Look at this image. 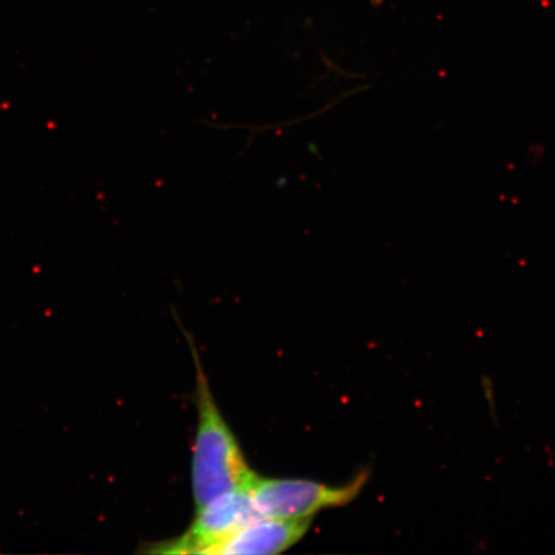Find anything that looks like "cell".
<instances>
[{
    "label": "cell",
    "mask_w": 555,
    "mask_h": 555,
    "mask_svg": "<svg viewBox=\"0 0 555 555\" xmlns=\"http://www.w3.org/2000/svg\"><path fill=\"white\" fill-rule=\"evenodd\" d=\"M370 477L371 470L364 469L346 485L330 486L256 475L247 491L256 511L263 518L305 519L323 509L336 508L356 501Z\"/></svg>",
    "instance_id": "7a4b0ae2"
},
{
    "label": "cell",
    "mask_w": 555,
    "mask_h": 555,
    "mask_svg": "<svg viewBox=\"0 0 555 555\" xmlns=\"http://www.w3.org/2000/svg\"><path fill=\"white\" fill-rule=\"evenodd\" d=\"M310 527V518H261L243 527L215 550L214 554L266 555L287 551L300 541Z\"/></svg>",
    "instance_id": "277c9868"
},
{
    "label": "cell",
    "mask_w": 555,
    "mask_h": 555,
    "mask_svg": "<svg viewBox=\"0 0 555 555\" xmlns=\"http://www.w3.org/2000/svg\"><path fill=\"white\" fill-rule=\"evenodd\" d=\"M261 518L263 517L256 511L247 489L228 492L198 509L196 519L182 537L152 545L149 552L214 554L235 532Z\"/></svg>",
    "instance_id": "3957f363"
},
{
    "label": "cell",
    "mask_w": 555,
    "mask_h": 555,
    "mask_svg": "<svg viewBox=\"0 0 555 555\" xmlns=\"http://www.w3.org/2000/svg\"><path fill=\"white\" fill-rule=\"evenodd\" d=\"M190 344L197 370L198 422L193 450L192 485L198 511L228 492L247 489L256 474L248 467L232 429L214 400L210 384L191 337Z\"/></svg>",
    "instance_id": "6da1fadb"
}]
</instances>
